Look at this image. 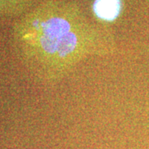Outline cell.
<instances>
[{
  "label": "cell",
  "instance_id": "obj_3",
  "mask_svg": "<svg viewBox=\"0 0 149 149\" xmlns=\"http://www.w3.org/2000/svg\"><path fill=\"white\" fill-rule=\"evenodd\" d=\"M31 0H0V14H15L23 10Z\"/></svg>",
  "mask_w": 149,
  "mask_h": 149
},
{
  "label": "cell",
  "instance_id": "obj_2",
  "mask_svg": "<svg viewBox=\"0 0 149 149\" xmlns=\"http://www.w3.org/2000/svg\"><path fill=\"white\" fill-rule=\"evenodd\" d=\"M122 8V0H95L92 5L94 15L103 22H113L117 20Z\"/></svg>",
  "mask_w": 149,
  "mask_h": 149
},
{
  "label": "cell",
  "instance_id": "obj_1",
  "mask_svg": "<svg viewBox=\"0 0 149 149\" xmlns=\"http://www.w3.org/2000/svg\"><path fill=\"white\" fill-rule=\"evenodd\" d=\"M21 56L44 83L63 79L82 61L113 54L107 30L92 24L74 4L49 1L28 13L15 27Z\"/></svg>",
  "mask_w": 149,
  "mask_h": 149
}]
</instances>
